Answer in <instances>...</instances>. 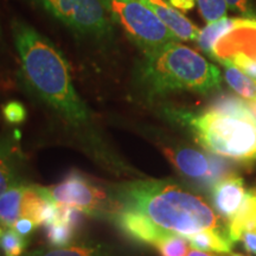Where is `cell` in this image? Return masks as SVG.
<instances>
[{
  "instance_id": "obj_31",
  "label": "cell",
  "mask_w": 256,
  "mask_h": 256,
  "mask_svg": "<svg viewBox=\"0 0 256 256\" xmlns=\"http://www.w3.org/2000/svg\"><path fill=\"white\" fill-rule=\"evenodd\" d=\"M229 256H243V255H240V254H230Z\"/></svg>"
},
{
  "instance_id": "obj_18",
  "label": "cell",
  "mask_w": 256,
  "mask_h": 256,
  "mask_svg": "<svg viewBox=\"0 0 256 256\" xmlns=\"http://www.w3.org/2000/svg\"><path fill=\"white\" fill-rule=\"evenodd\" d=\"M235 20L236 18L224 17L220 20L208 24L203 30L200 31V34L196 40L200 49L208 56H212V49L217 40L223 36L226 32H228L230 28H232L235 25Z\"/></svg>"
},
{
  "instance_id": "obj_4",
  "label": "cell",
  "mask_w": 256,
  "mask_h": 256,
  "mask_svg": "<svg viewBox=\"0 0 256 256\" xmlns=\"http://www.w3.org/2000/svg\"><path fill=\"white\" fill-rule=\"evenodd\" d=\"M186 126L196 142L212 154L242 162H256V118L248 113H216L206 110L194 114L171 112Z\"/></svg>"
},
{
  "instance_id": "obj_22",
  "label": "cell",
  "mask_w": 256,
  "mask_h": 256,
  "mask_svg": "<svg viewBox=\"0 0 256 256\" xmlns=\"http://www.w3.org/2000/svg\"><path fill=\"white\" fill-rule=\"evenodd\" d=\"M74 235H75V230L62 222H55L46 226V241L51 247H66L74 240Z\"/></svg>"
},
{
  "instance_id": "obj_1",
  "label": "cell",
  "mask_w": 256,
  "mask_h": 256,
  "mask_svg": "<svg viewBox=\"0 0 256 256\" xmlns=\"http://www.w3.org/2000/svg\"><path fill=\"white\" fill-rule=\"evenodd\" d=\"M12 34L28 87L72 126L90 122L92 112L76 90L68 60L58 48L19 19L12 22Z\"/></svg>"
},
{
  "instance_id": "obj_17",
  "label": "cell",
  "mask_w": 256,
  "mask_h": 256,
  "mask_svg": "<svg viewBox=\"0 0 256 256\" xmlns=\"http://www.w3.org/2000/svg\"><path fill=\"white\" fill-rule=\"evenodd\" d=\"M223 68L224 78L229 87L244 100L256 101V80L249 78L232 64H224Z\"/></svg>"
},
{
  "instance_id": "obj_25",
  "label": "cell",
  "mask_w": 256,
  "mask_h": 256,
  "mask_svg": "<svg viewBox=\"0 0 256 256\" xmlns=\"http://www.w3.org/2000/svg\"><path fill=\"white\" fill-rule=\"evenodd\" d=\"M2 116L11 124H22L26 120V108L18 101H10L2 106Z\"/></svg>"
},
{
  "instance_id": "obj_19",
  "label": "cell",
  "mask_w": 256,
  "mask_h": 256,
  "mask_svg": "<svg viewBox=\"0 0 256 256\" xmlns=\"http://www.w3.org/2000/svg\"><path fill=\"white\" fill-rule=\"evenodd\" d=\"M26 256H110V252L107 247L102 244H89L80 247L42 249Z\"/></svg>"
},
{
  "instance_id": "obj_16",
  "label": "cell",
  "mask_w": 256,
  "mask_h": 256,
  "mask_svg": "<svg viewBox=\"0 0 256 256\" xmlns=\"http://www.w3.org/2000/svg\"><path fill=\"white\" fill-rule=\"evenodd\" d=\"M25 188L26 184L22 182L0 196V224L4 228H12L20 218V204Z\"/></svg>"
},
{
  "instance_id": "obj_15",
  "label": "cell",
  "mask_w": 256,
  "mask_h": 256,
  "mask_svg": "<svg viewBox=\"0 0 256 256\" xmlns=\"http://www.w3.org/2000/svg\"><path fill=\"white\" fill-rule=\"evenodd\" d=\"M192 248L203 252H230L234 241L224 230H204L186 238Z\"/></svg>"
},
{
  "instance_id": "obj_29",
  "label": "cell",
  "mask_w": 256,
  "mask_h": 256,
  "mask_svg": "<svg viewBox=\"0 0 256 256\" xmlns=\"http://www.w3.org/2000/svg\"><path fill=\"white\" fill-rule=\"evenodd\" d=\"M186 256H216L214 254H211L209 252H203V250H198V249H188Z\"/></svg>"
},
{
  "instance_id": "obj_14",
  "label": "cell",
  "mask_w": 256,
  "mask_h": 256,
  "mask_svg": "<svg viewBox=\"0 0 256 256\" xmlns=\"http://www.w3.org/2000/svg\"><path fill=\"white\" fill-rule=\"evenodd\" d=\"M22 153L17 140L11 136L0 138V196L19 180Z\"/></svg>"
},
{
  "instance_id": "obj_30",
  "label": "cell",
  "mask_w": 256,
  "mask_h": 256,
  "mask_svg": "<svg viewBox=\"0 0 256 256\" xmlns=\"http://www.w3.org/2000/svg\"><path fill=\"white\" fill-rule=\"evenodd\" d=\"M2 234H4V226H2V224H0V238H2Z\"/></svg>"
},
{
  "instance_id": "obj_24",
  "label": "cell",
  "mask_w": 256,
  "mask_h": 256,
  "mask_svg": "<svg viewBox=\"0 0 256 256\" xmlns=\"http://www.w3.org/2000/svg\"><path fill=\"white\" fill-rule=\"evenodd\" d=\"M88 215L84 211L74 206H60V218L58 222H62L74 230H78L84 223L86 217Z\"/></svg>"
},
{
  "instance_id": "obj_13",
  "label": "cell",
  "mask_w": 256,
  "mask_h": 256,
  "mask_svg": "<svg viewBox=\"0 0 256 256\" xmlns=\"http://www.w3.org/2000/svg\"><path fill=\"white\" fill-rule=\"evenodd\" d=\"M168 28L179 40H196L200 28L166 0H140Z\"/></svg>"
},
{
  "instance_id": "obj_8",
  "label": "cell",
  "mask_w": 256,
  "mask_h": 256,
  "mask_svg": "<svg viewBox=\"0 0 256 256\" xmlns=\"http://www.w3.org/2000/svg\"><path fill=\"white\" fill-rule=\"evenodd\" d=\"M162 152L179 174L192 180L200 182L210 188L220 179L232 174L229 165L220 156L206 154L191 147H164Z\"/></svg>"
},
{
  "instance_id": "obj_11",
  "label": "cell",
  "mask_w": 256,
  "mask_h": 256,
  "mask_svg": "<svg viewBox=\"0 0 256 256\" xmlns=\"http://www.w3.org/2000/svg\"><path fill=\"white\" fill-rule=\"evenodd\" d=\"M113 220L118 228L130 238L145 244H152L153 247L160 238L170 232L158 228L146 216L133 210L116 209L114 211Z\"/></svg>"
},
{
  "instance_id": "obj_21",
  "label": "cell",
  "mask_w": 256,
  "mask_h": 256,
  "mask_svg": "<svg viewBox=\"0 0 256 256\" xmlns=\"http://www.w3.org/2000/svg\"><path fill=\"white\" fill-rule=\"evenodd\" d=\"M28 246V240L14 229H6L0 238V250L4 256H22Z\"/></svg>"
},
{
  "instance_id": "obj_2",
  "label": "cell",
  "mask_w": 256,
  "mask_h": 256,
  "mask_svg": "<svg viewBox=\"0 0 256 256\" xmlns=\"http://www.w3.org/2000/svg\"><path fill=\"white\" fill-rule=\"evenodd\" d=\"M128 209L146 216L154 226L185 238L204 230H224L206 202L168 180H136L119 188L115 210Z\"/></svg>"
},
{
  "instance_id": "obj_5",
  "label": "cell",
  "mask_w": 256,
  "mask_h": 256,
  "mask_svg": "<svg viewBox=\"0 0 256 256\" xmlns=\"http://www.w3.org/2000/svg\"><path fill=\"white\" fill-rule=\"evenodd\" d=\"M102 2L112 22L122 28L144 55L179 42L174 32L140 0H102Z\"/></svg>"
},
{
  "instance_id": "obj_27",
  "label": "cell",
  "mask_w": 256,
  "mask_h": 256,
  "mask_svg": "<svg viewBox=\"0 0 256 256\" xmlns=\"http://www.w3.org/2000/svg\"><path fill=\"white\" fill-rule=\"evenodd\" d=\"M38 228V226L32 220L28 218H19L17 222L14 223V226H12V229H14L18 234H20L22 236L28 238L32 235V232Z\"/></svg>"
},
{
  "instance_id": "obj_26",
  "label": "cell",
  "mask_w": 256,
  "mask_h": 256,
  "mask_svg": "<svg viewBox=\"0 0 256 256\" xmlns=\"http://www.w3.org/2000/svg\"><path fill=\"white\" fill-rule=\"evenodd\" d=\"M226 5L234 11L238 12L244 18L249 19H256V11L252 8L249 0H224Z\"/></svg>"
},
{
  "instance_id": "obj_23",
  "label": "cell",
  "mask_w": 256,
  "mask_h": 256,
  "mask_svg": "<svg viewBox=\"0 0 256 256\" xmlns=\"http://www.w3.org/2000/svg\"><path fill=\"white\" fill-rule=\"evenodd\" d=\"M202 17L208 23L220 20L226 14V2L224 0H196Z\"/></svg>"
},
{
  "instance_id": "obj_6",
  "label": "cell",
  "mask_w": 256,
  "mask_h": 256,
  "mask_svg": "<svg viewBox=\"0 0 256 256\" xmlns=\"http://www.w3.org/2000/svg\"><path fill=\"white\" fill-rule=\"evenodd\" d=\"M48 14L76 34L95 40L114 36L112 19L102 0H34Z\"/></svg>"
},
{
  "instance_id": "obj_20",
  "label": "cell",
  "mask_w": 256,
  "mask_h": 256,
  "mask_svg": "<svg viewBox=\"0 0 256 256\" xmlns=\"http://www.w3.org/2000/svg\"><path fill=\"white\" fill-rule=\"evenodd\" d=\"M188 244L190 243L185 236L170 232L156 242L154 248L160 256H186Z\"/></svg>"
},
{
  "instance_id": "obj_10",
  "label": "cell",
  "mask_w": 256,
  "mask_h": 256,
  "mask_svg": "<svg viewBox=\"0 0 256 256\" xmlns=\"http://www.w3.org/2000/svg\"><path fill=\"white\" fill-rule=\"evenodd\" d=\"M248 191L246 190L243 179L236 174H230L220 179L211 188L212 204L218 216L230 223L244 206Z\"/></svg>"
},
{
  "instance_id": "obj_9",
  "label": "cell",
  "mask_w": 256,
  "mask_h": 256,
  "mask_svg": "<svg viewBox=\"0 0 256 256\" xmlns=\"http://www.w3.org/2000/svg\"><path fill=\"white\" fill-rule=\"evenodd\" d=\"M235 57L256 62V19L236 18L235 25L214 46L211 58L226 64Z\"/></svg>"
},
{
  "instance_id": "obj_7",
  "label": "cell",
  "mask_w": 256,
  "mask_h": 256,
  "mask_svg": "<svg viewBox=\"0 0 256 256\" xmlns=\"http://www.w3.org/2000/svg\"><path fill=\"white\" fill-rule=\"evenodd\" d=\"M44 190L58 206L78 208L88 216H100L107 206L115 210V200H110L100 185L78 171H72L60 183L44 188Z\"/></svg>"
},
{
  "instance_id": "obj_3",
  "label": "cell",
  "mask_w": 256,
  "mask_h": 256,
  "mask_svg": "<svg viewBox=\"0 0 256 256\" xmlns=\"http://www.w3.org/2000/svg\"><path fill=\"white\" fill-rule=\"evenodd\" d=\"M136 78L148 96L180 90L206 94L222 83L217 66L179 42L144 55L136 66Z\"/></svg>"
},
{
  "instance_id": "obj_32",
  "label": "cell",
  "mask_w": 256,
  "mask_h": 256,
  "mask_svg": "<svg viewBox=\"0 0 256 256\" xmlns=\"http://www.w3.org/2000/svg\"><path fill=\"white\" fill-rule=\"evenodd\" d=\"M0 37H2V28H0Z\"/></svg>"
},
{
  "instance_id": "obj_28",
  "label": "cell",
  "mask_w": 256,
  "mask_h": 256,
  "mask_svg": "<svg viewBox=\"0 0 256 256\" xmlns=\"http://www.w3.org/2000/svg\"><path fill=\"white\" fill-rule=\"evenodd\" d=\"M170 4L180 11H191L196 5V0H170Z\"/></svg>"
},
{
  "instance_id": "obj_12",
  "label": "cell",
  "mask_w": 256,
  "mask_h": 256,
  "mask_svg": "<svg viewBox=\"0 0 256 256\" xmlns=\"http://www.w3.org/2000/svg\"><path fill=\"white\" fill-rule=\"evenodd\" d=\"M228 232L234 242H241L246 250L256 255V188L248 191L244 206L228 224Z\"/></svg>"
}]
</instances>
